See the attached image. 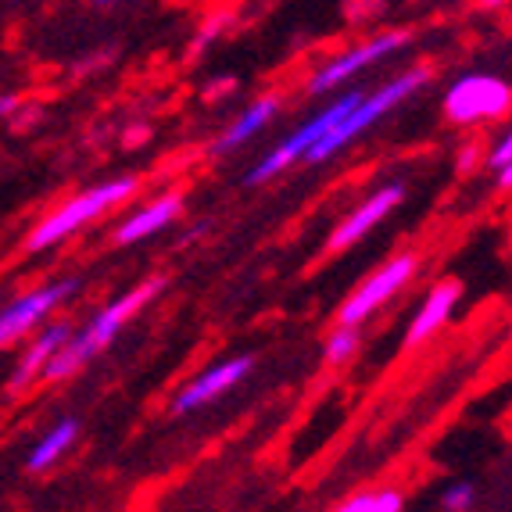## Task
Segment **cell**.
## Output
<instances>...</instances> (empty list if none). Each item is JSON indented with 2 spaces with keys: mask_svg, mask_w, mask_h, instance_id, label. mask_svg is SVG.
Returning <instances> with one entry per match:
<instances>
[{
  "mask_svg": "<svg viewBox=\"0 0 512 512\" xmlns=\"http://www.w3.org/2000/svg\"><path fill=\"white\" fill-rule=\"evenodd\" d=\"M430 83V69H423V65H416V69H409L405 76L391 79L387 86H380L376 94H362V101L355 104V108L344 115L341 122H333L330 129H326L323 137L316 140V144L305 151V162L308 165H319L326 162L330 154H337L344 144H351L355 137H362L373 122H380L391 108H398V104L405 101V97H412L416 90H423V86Z\"/></svg>",
  "mask_w": 512,
  "mask_h": 512,
  "instance_id": "cell-1",
  "label": "cell"
},
{
  "mask_svg": "<svg viewBox=\"0 0 512 512\" xmlns=\"http://www.w3.org/2000/svg\"><path fill=\"white\" fill-rule=\"evenodd\" d=\"M140 180L137 176H119V180H108L101 187H90L83 194H76L72 201H65L61 208H54L51 215H43L33 226V233L26 237V251H47L61 240H69L76 230H83L86 222L101 219L104 212L119 208L122 201L137 194Z\"/></svg>",
  "mask_w": 512,
  "mask_h": 512,
  "instance_id": "cell-2",
  "label": "cell"
},
{
  "mask_svg": "<svg viewBox=\"0 0 512 512\" xmlns=\"http://www.w3.org/2000/svg\"><path fill=\"white\" fill-rule=\"evenodd\" d=\"M512 108V86L487 72H470V76L455 79L444 94V115L455 126H480V122H495L509 115Z\"/></svg>",
  "mask_w": 512,
  "mask_h": 512,
  "instance_id": "cell-3",
  "label": "cell"
},
{
  "mask_svg": "<svg viewBox=\"0 0 512 512\" xmlns=\"http://www.w3.org/2000/svg\"><path fill=\"white\" fill-rule=\"evenodd\" d=\"M359 101H362V94H344L341 101H333L326 111H319L316 119H308L305 126L294 129L291 137L283 140V144H276L273 151L265 154L262 162H258L255 169L248 172V183H251V187H255V183H262V180H269V176H276V172H283L287 165L298 162V158H305L308 147L316 144V140L323 137V133L333 126V122H341L344 115H348V111L355 108Z\"/></svg>",
  "mask_w": 512,
  "mask_h": 512,
  "instance_id": "cell-4",
  "label": "cell"
},
{
  "mask_svg": "<svg viewBox=\"0 0 512 512\" xmlns=\"http://www.w3.org/2000/svg\"><path fill=\"white\" fill-rule=\"evenodd\" d=\"M412 273H416V255H398V258H391V262H387L384 269H376V273L369 276L366 283H362L359 291L348 294V301H344L341 312H337V323H344V326H362L369 316H373L376 308H384L387 301L394 298V294L402 291L405 283L412 280Z\"/></svg>",
  "mask_w": 512,
  "mask_h": 512,
  "instance_id": "cell-5",
  "label": "cell"
},
{
  "mask_svg": "<svg viewBox=\"0 0 512 512\" xmlns=\"http://www.w3.org/2000/svg\"><path fill=\"white\" fill-rule=\"evenodd\" d=\"M76 291H79V280H54L47 287H36V291L22 294V298H15L11 305L0 308V351L8 348L11 341H18L22 333L33 330L36 323H43L61 301Z\"/></svg>",
  "mask_w": 512,
  "mask_h": 512,
  "instance_id": "cell-6",
  "label": "cell"
},
{
  "mask_svg": "<svg viewBox=\"0 0 512 512\" xmlns=\"http://www.w3.org/2000/svg\"><path fill=\"white\" fill-rule=\"evenodd\" d=\"M405 43H409V33H384V36H376V40H369V43L351 47L348 54L333 58L330 65H323L316 76L308 79V94H326V90H333V86L348 83V79L359 76L366 65H376V61H384L387 54L402 51Z\"/></svg>",
  "mask_w": 512,
  "mask_h": 512,
  "instance_id": "cell-7",
  "label": "cell"
},
{
  "mask_svg": "<svg viewBox=\"0 0 512 512\" xmlns=\"http://www.w3.org/2000/svg\"><path fill=\"white\" fill-rule=\"evenodd\" d=\"M162 291H165V276L144 280L140 287H133L129 294H122L119 301H111V305L104 308V312H97V316L90 319V323H86V330H79V333H83V341L90 344V348H94V355H97V351H104L111 341H115V337H119L122 326H126L129 319L137 316L140 308L147 305V301H154Z\"/></svg>",
  "mask_w": 512,
  "mask_h": 512,
  "instance_id": "cell-8",
  "label": "cell"
},
{
  "mask_svg": "<svg viewBox=\"0 0 512 512\" xmlns=\"http://www.w3.org/2000/svg\"><path fill=\"white\" fill-rule=\"evenodd\" d=\"M402 197H405V187H398V183L380 187L373 197H366V201H362V205L330 233V244H326V248L337 255V251H348L351 244H359L362 237H369V233H373L376 226L394 212V208L402 205Z\"/></svg>",
  "mask_w": 512,
  "mask_h": 512,
  "instance_id": "cell-9",
  "label": "cell"
},
{
  "mask_svg": "<svg viewBox=\"0 0 512 512\" xmlns=\"http://www.w3.org/2000/svg\"><path fill=\"white\" fill-rule=\"evenodd\" d=\"M251 366L255 359L251 355H240V359H230V362H219V366L205 369V373H197L180 394H176V402H172V412L176 416H187V412L201 409V405L215 402L219 394H226L230 387H237L240 380H248Z\"/></svg>",
  "mask_w": 512,
  "mask_h": 512,
  "instance_id": "cell-10",
  "label": "cell"
},
{
  "mask_svg": "<svg viewBox=\"0 0 512 512\" xmlns=\"http://www.w3.org/2000/svg\"><path fill=\"white\" fill-rule=\"evenodd\" d=\"M455 305H459V283H452V280L437 283L434 291L427 294V301L419 305V312L409 323V330H405V348H416V344L430 341V337H434V333L452 319Z\"/></svg>",
  "mask_w": 512,
  "mask_h": 512,
  "instance_id": "cell-11",
  "label": "cell"
},
{
  "mask_svg": "<svg viewBox=\"0 0 512 512\" xmlns=\"http://www.w3.org/2000/svg\"><path fill=\"white\" fill-rule=\"evenodd\" d=\"M180 212H183L180 194L158 197V201H151L147 208H140V212H133L126 222H122L119 230H115V244H119V248H126V244H140V240L154 237V233H162L165 226H172Z\"/></svg>",
  "mask_w": 512,
  "mask_h": 512,
  "instance_id": "cell-12",
  "label": "cell"
},
{
  "mask_svg": "<svg viewBox=\"0 0 512 512\" xmlns=\"http://www.w3.org/2000/svg\"><path fill=\"white\" fill-rule=\"evenodd\" d=\"M72 330L65 323H51L43 326L40 333H36V341L26 348V355L18 359L15 373H11V391H22V387H29L36 380V376L43 373V366H47V359H51L54 351L61 348V344L69 341Z\"/></svg>",
  "mask_w": 512,
  "mask_h": 512,
  "instance_id": "cell-13",
  "label": "cell"
},
{
  "mask_svg": "<svg viewBox=\"0 0 512 512\" xmlns=\"http://www.w3.org/2000/svg\"><path fill=\"white\" fill-rule=\"evenodd\" d=\"M276 111H280V97H262V101H255L248 111H244V115H240L237 122H233L230 129H226V133H222L219 140H215L212 151L215 154H226V151H233V147L248 144L258 129H265L269 122H273Z\"/></svg>",
  "mask_w": 512,
  "mask_h": 512,
  "instance_id": "cell-14",
  "label": "cell"
},
{
  "mask_svg": "<svg viewBox=\"0 0 512 512\" xmlns=\"http://www.w3.org/2000/svg\"><path fill=\"white\" fill-rule=\"evenodd\" d=\"M76 434H79V423H76V419H61L58 427L47 430V434L40 437V444H36L33 452H29V470L40 473V470H47V466H54V462H58L61 455H65L72 448Z\"/></svg>",
  "mask_w": 512,
  "mask_h": 512,
  "instance_id": "cell-15",
  "label": "cell"
},
{
  "mask_svg": "<svg viewBox=\"0 0 512 512\" xmlns=\"http://www.w3.org/2000/svg\"><path fill=\"white\" fill-rule=\"evenodd\" d=\"M341 512H402L405 498L398 491H387V487H376V491H359L351 495L348 502L337 505Z\"/></svg>",
  "mask_w": 512,
  "mask_h": 512,
  "instance_id": "cell-16",
  "label": "cell"
},
{
  "mask_svg": "<svg viewBox=\"0 0 512 512\" xmlns=\"http://www.w3.org/2000/svg\"><path fill=\"white\" fill-rule=\"evenodd\" d=\"M359 351V326L337 323V330L326 337V366H344Z\"/></svg>",
  "mask_w": 512,
  "mask_h": 512,
  "instance_id": "cell-17",
  "label": "cell"
},
{
  "mask_svg": "<svg viewBox=\"0 0 512 512\" xmlns=\"http://www.w3.org/2000/svg\"><path fill=\"white\" fill-rule=\"evenodd\" d=\"M226 26H230V11H215V15L208 18V26H201V33H197V40H194V47H190V51L201 54L208 47V43L215 40V36L226 33Z\"/></svg>",
  "mask_w": 512,
  "mask_h": 512,
  "instance_id": "cell-18",
  "label": "cell"
},
{
  "mask_svg": "<svg viewBox=\"0 0 512 512\" xmlns=\"http://www.w3.org/2000/svg\"><path fill=\"white\" fill-rule=\"evenodd\" d=\"M473 505V484H452L448 491L441 495V509L448 512H462Z\"/></svg>",
  "mask_w": 512,
  "mask_h": 512,
  "instance_id": "cell-19",
  "label": "cell"
},
{
  "mask_svg": "<svg viewBox=\"0 0 512 512\" xmlns=\"http://www.w3.org/2000/svg\"><path fill=\"white\" fill-rule=\"evenodd\" d=\"M505 162H512V129L502 137V144L487 154V165H491V169H502Z\"/></svg>",
  "mask_w": 512,
  "mask_h": 512,
  "instance_id": "cell-20",
  "label": "cell"
},
{
  "mask_svg": "<svg viewBox=\"0 0 512 512\" xmlns=\"http://www.w3.org/2000/svg\"><path fill=\"white\" fill-rule=\"evenodd\" d=\"M233 86H237L233 79H215V83L205 86V97H212L215 101V97H222V90H233Z\"/></svg>",
  "mask_w": 512,
  "mask_h": 512,
  "instance_id": "cell-21",
  "label": "cell"
},
{
  "mask_svg": "<svg viewBox=\"0 0 512 512\" xmlns=\"http://www.w3.org/2000/svg\"><path fill=\"white\" fill-rule=\"evenodd\" d=\"M18 104H22V94H0V119H4V115H11Z\"/></svg>",
  "mask_w": 512,
  "mask_h": 512,
  "instance_id": "cell-22",
  "label": "cell"
},
{
  "mask_svg": "<svg viewBox=\"0 0 512 512\" xmlns=\"http://www.w3.org/2000/svg\"><path fill=\"white\" fill-rule=\"evenodd\" d=\"M498 187H502V190H512V162H505L502 169H498Z\"/></svg>",
  "mask_w": 512,
  "mask_h": 512,
  "instance_id": "cell-23",
  "label": "cell"
},
{
  "mask_svg": "<svg viewBox=\"0 0 512 512\" xmlns=\"http://www.w3.org/2000/svg\"><path fill=\"white\" fill-rule=\"evenodd\" d=\"M473 162H477V147H466L459 158V169H473Z\"/></svg>",
  "mask_w": 512,
  "mask_h": 512,
  "instance_id": "cell-24",
  "label": "cell"
},
{
  "mask_svg": "<svg viewBox=\"0 0 512 512\" xmlns=\"http://www.w3.org/2000/svg\"><path fill=\"white\" fill-rule=\"evenodd\" d=\"M505 0H480V8H502Z\"/></svg>",
  "mask_w": 512,
  "mask_h": 512,
  "instance_id": "cell-25",
  "label": "cell"
},
{
  "mask_svg": "<svg viewBox=\"0 0 512 512\" xmlns=\"http://www.w3.org/2000/svg\"><path fill=\"white\" fill-rule=\"evenodd\" d=\"M97 4H115V0H97Z\"/></svg>",
  "mask_w": 512,
  "mask_h": 512,
  "instance_id": "cell-26",
  "label": "cell"
}]
</instances>
